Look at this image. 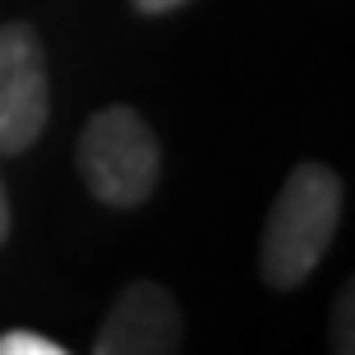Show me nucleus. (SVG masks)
I'll use <instances>...</instances> for the list:
<instances>
[{
  "label": "nucleus",
  "mask_w": 355,
  "mask_h": 355,
  "mask_svg": "<svg viewBox=\"0 0 355 355\" xmlns=\"http://www.w3.org/2000/svg\"><path fill=\"white\" fill-rule=\"evenodd\" d=\"M180 5H189V0H134L139 14H171V10H180Z\"/></svg>",
  "instance_id": "0eeeda50"
},
{
  "label": "nucleus",
  "mask_w": 355,
  "mask_h": 355,
  "mask_svg": "<svg viewBox=\"0 0 355 355\" xmlns=\"http://www.w3.org/2000/svg\"><path fill=\"white\" fill-rule=\"evenodd\" d=\"M79 175L106 208H139L153 198L162 175L157 134L134 106H102L79 134Z\"/></svg>",
  "instance_id": "f03ea898"
},
{
  "label": "nucleus",
  "mask_w": 355,
  "mask_h": 355,
  "mask_svg": "<svg viewBox=\"0 0 355 355\" xmlns=\"http://www.w3.org/2000/svg\"><path fill=\"white\" fill-rule=\"evenodd\" d=\"M51 116L46 51L33 24H0V153L19 157L42 139Z\"/></svg>",
  "instance_id": "7ed1b4c3"
},
{
  "label": "nucleus",
  "mask_w": 355,
  "mask_h": 355,
  "mask_svg": "<svg viewBox=\"0 0 355 355\" xmlns=\"http://www.w3.org/2000/svg\"><path fill=\"white\" fill-rule=\"evenodd\" d=\"M342 222V180L323 162H300L272 198L263 240H259V277L272 291H295L309 282Z\"/></svg>",
  "instance_id": "f257e3e1"
},
{
  "label": "nucleus",
  "mask_w": 355,
  "mask_h": 355,
  "mask_svg": "<svg viewBox=\"0 0 355 355\" xmlns=\"http://www.w3.org/2000/svg\"><path fill=\"white\" fill-rule=\"evenodd\" d=\"M332 323H337V314H332ZM337 351H351V286L342 291V337H337Z\"/></svg>",
  "instance_id": "423d86ee"
},
{
  "label": "nucleus",
  "mask_w": 355,
  "mask_h": 355,
  "mask_svg": "<svg viewBox=\"0 0 355 355\" xmlns=\"http://www.w3.org/2000/svg\"><path fill=\"white\" fill-rule=\"evenodd\" d=\"M0 355H65V346L42 337V332L14 328V332H0Z\"/></svg>",
  "instance_id": "39448f33"
},
{
  "label": "nucleus",
  "mask_w": 355,
  "mask_h": 355,
  "mask_svg": "<svg viewBox=\"0 0 355 355\" xmlns=\"http://www.w3.org/2000/svg\"><path fill=\"white\" fill-rule=\"evenodd\" d=\"M10 236V194H5V180H0V245Z\"/></svg>",
  "instance_id": "6e6552de"
},
{
  "label": "nucleus",
  "mask_w": 355,
  "mask_h": 355,
  "mask_svg": "<svg viewBox=\"0 0 355 355\" xmlns=\"http://www.w3.org/2000/svg\"><path fill=\"white\" fill-rule=\"evenodd\" d=\"M180 346L184 314L162 282H130L92 337V355H171Z\"/></svg>",
  "instance_id": "20e7f679"
}]
</instances>
